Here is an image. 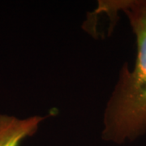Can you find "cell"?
<instances>
[{"label": "cell", "mask_w": 146, "mask_h": 146, "mask_svg": "<svg viewBox=\"0 0 146 146\" xmlns=\"http://www.w3.org/2000/svg\"><path fill=\"white\" fill-rule=\"evenodd\" d=\"M129 21L136 44L131 68L125 63L103 113L102 138L123 145L146 133V0H123L121 7Z\"/></svg>", "instance_id": "cell-1"}, {"label": "cell", "mask_w": 146, "mask_h": 146, "mask_svg": "<svg viewBox=\"0 0 146 146\" xmlns=\"http://www.w3.org/2000/svg\"><path fill=\"white\" fill-rule=\"evenodd\" d=\"M44 119L45 117L40 115L22 119L0 114V146H20L36 133Z\"/></svg>", "instance_id": "cell-2"}]
</instances>
